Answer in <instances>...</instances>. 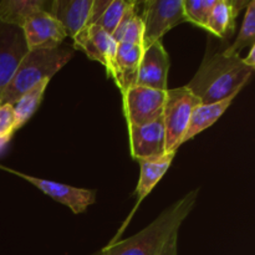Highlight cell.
Returning <instances> with one entry per match:
<instances>
[{
	"label": "cell",
	"mask_w": 255,
	"mask_h": 255,
	"mask_svg": "<svg viewBox=\"0 0 255 255\" xmlns=\"http://www.w3.org/2000/svg\"><path fill=\"white\" fill-rule=\"evenodd\" d=\"M253 71V67H249L241 55L227 56L223 51L216 52L204 57L198 71L186 87L198 97L201 104H216L236 97Z\"/></svg>",
	"instance_id": "1"
},
{
	"label": "cell",
	"mask_w": 255,
	"mask_h": 255,
	"mask_svg": "<svg viewBox=\"0 0 255 255\" xmlns=\"http://www.w3.org/2000/svg\"><path fill=\"white\" fill-rule=\"evenodd\" d=\"M198 189H193L172 206L164 209L151 224L129 238L114 242L92 255H159L164 244L178 233L198 198Z\"/></svg>",
	"instance_id": "2"
},
{
	"label": "cell",
	"mask_w": 255,
	"mask_h": 255,
	"mask_svg": "<svg viewBox=\"0 0 255 255\" xmlns=\"http://www.w3.org/2000/svg\"><path fill=\"white\" fill-rule=\"evenodd\" d=\"M75 54L72 45L51 50H31L17 66L6 86L0 91V105H14L29 90L44 80H51Z\"/></svg>",
	"instance_id": "3"
},
{
	"label": "cell",
	"mask_w": 255,
	"mask_h": 255,
	"mask_svg": "<svg viewBox=\"0 0 255 255\" xmlns=\"http://www.w3.org/2000/svg\"><path fill=\"white\" fill-rule=\"evenodd\" d=\"M201 104L186 86L167 90L163 107V126L166 136V153H177L183 143L189 120L194 107Z\"/></svg>",
	"instance_id": "4"
},
{
	"label": "cell",
	"mask_w": 255,
	"mask_h": 255,
	"mask_svg": "<svg viewBox=\"0 0 255 255\" xmlns=\"http://www.w3.org/2000/svg\"><path fill=\"white\" fill-rule=\"evenodd\" d=\"M143 22V49L156 41H161L162 36L186 22L183 10V0H148L144 2L142 12Z\"/></svg>",
	"instance_id": "5"
},
{
	"label": "cell",
	"mask_w": 255,
	"mask_h": 255,
	"mask_svg": "<svg viewBox=\"0 0 255 255\" xmlns=\"http://www.w3.org/2000/svg\"><path fill=\"white\" fill-rule=\"evenodd\" d=\"M166 92L139 85H134L127 90L122 95L127 127L143 126L162 117Z\"/></svg>",
	"instance_id": "6"
},
{
	"label": "cell",
	"mask_w": 255,
	"mask_h": 255,
	"mask_svg": "<svg viewBox=\"0 0 255 255\" xmlns=\"http://www.w3.org/2000/svg\"><path fill=\"white\" fill-rule=\"evenodd\" d=\"M0 168L5 169L9 173L20 177L21 179H25L26 182L31 183L32 186L36 187L37 189H40L42 193L51 197L54 201L69 207L72 211V213L75 214L84 213L91 204H94L96 202L95 192L90 191V189L77 188V187L69 186V184H62L57 183V182L47 181V179L37 178V177L25 174L22 172H17L14 171V169L6 168V167L0 166Z\"/></svg>",
	"instance_id": "7"
},
{
	"label": "cell",
	"mask_w": 255,
	"mask_h": 255,
	"mask_svg": "<svg viewBox=\"0 0 255 255\" xmlns=\"http://www.w3.org/2000/svg\"><path fill=\"white\" fill-rule=\"evenodd\" d=\"M74 49H80L94 61L100 62L105 66L107 76L115 80L116 76V49L117 42L112 40L107 32H105L97 25L85 26L74 37Z\"/></svg>",
	"instance_id": "8"
},
{
	"label": "cell",
	"mask_w": 255,
	"mask_h": 255,
	"mask_svg": "<svg viewBox=\"0 0 255 255\" xmlns=\"http://www.w3.org/2000/svg\"><path fill=\"white\" fill-rule=\"evenodd\" d=\"M22 32L29 51L56 49L67 37L62 25L49 11L32 15L22 26Z\"/></svg>",
	"instance_id": "9"
},
{
	"label": "cell",
	"mask_w": 255,
	"mask_h": 255,
	"mask_svg": "<svg viewBox=\"0 0 255 255\" xmlns=\"http://www.w3.org/2000/svg\"><path fill=\"white\" fill-rule=\"evenodd\" d=\"M127 128L132 158L136 161L158 159L166 154V136L162 117L143 126H129Z\"/></svg>",
	"instance_id": "10"
},
{
	"label": "cell",
	"mask_w": 255,
	"mask_h": 255,
	"mask_svg": "<svg viewBox=\"0 0 255 255\" xmlns=\"http://www.w3.org/2000/svg\"><path fill=\"white\" fill-rule=\"evenodd\" d=\"M29 52L22 29L0 21V91Z\"/></svg>",
	"instance_id": "11"
},
{
	"label": "cell",
	"mask_w": 255,
	"mask_h": 255,
	"mask_svg": "<svg viewBox=\"0 0 255 255\" xmlns=\"http://www.w3.org/2000/svg\"><path fill=\"white\" fill-rule=\"evenodd\" d=\"M169 66L171 60L168 52L162 45V41L153 42L143 49L136 85L159 91H167Z\"/></svg>",
	"instance_id": "12"
},
{
	"label": "cell",
	"mask_w": 255,
	"mask_h": 255,
	"mask_svg": "<svg viewBox=\"0 0 255 255\" xmlns=\"http://www.w3.org/2000/svg\"><path fill=\"white\" fill-rule=\"evenodd\" d=\"M92 0H54L49 12L62 25L67 36L74 39L87 26Z\"/></svg>",
	"instance_id": "13"
},
{
	"label": "cell",
	"mask_w": 255,
	"mask_h": 255,
	"mask_svg": "<svg viewBox=\"0 0 255 255\" xmlns=\"http://www.w3.org/2000/svg\"><path fill=\"white\" fill-rule=\"evenodd\" d=\"M176 153H166L163 157L158 159H143V161L139 162V168H141V174H139V181L138 184H137L136 188V194H137V202L134 204V208L132 211V213L129 214L127 221L125 222V224L122 226V228L120 229L119 234L114 238V241H111L110 243L115 242L116 239H119V237L122 234V231H124L125 226L129 223L132 216L136 213V211L138 209L139 204L142 203L144 198L149 194V192L156 187V184L158 183L159 179L166 174L167 169L171 166L172 161H173Z\"/></svg>",
	"instance_id": "14"
},
{
	"label": "cell",
	"mask_w": 255,
	"mask_h": 255,
	"mask_svg": "<svg viewBox=\"0 0 255 255\" xmlns=\"http://www.w3.org/2000/svg\"><path fill=\"white\" fill-rule=\"evenodd\" d=\"M143 47L137 45L119 42L116 49V76L115 84L120 89L121 94L137 84L138 67L141 62Z\"/></svg>",
	"instance_id": "15"
},
{
	"label": "cell",
	"mask_w": 255,
	"mask_h": 255,
	"mask_svg": "<svg viewBox=\"0 0 255 255\" xmlns=\"http://www.w3.org/2000/svg\"><path fill=\"white\" fill-rule=\"evenodd\" d=\"M50 4L45 0H4L0 2V21L21 27L40 11H49Z\"/></svg>",
	"instance_id": "16"
},
{
	"label": "cell",
	"mask_w": 255,
	"mask_h": 255,
	"mask_svg": "<svg viewBox=\"0 0 255 255\" xmlns=\"http://www.w3.org/2000/svg\"><path fill=\"white\" fill-rule=\"evenodd\" d=\"M234 99L236 97H232V99H227L224 101L209 105L199 104L198 106L194 107L191 115V120H189L188 128H187L186 134L183 137V143L189 141V139H192L194 136L201 133L202 131L207 129L208 127H211L212 125L216 124L219 120V117L231 106Z\"/></svg>",
	"instance_id": "17"
},
{
	"label": "cell",
	"mask_w": 255,
	"mask_h": 255,
	"mask_svg": "<svg viewBox=\"0 0 255 255\" xmlns=\"http://www.w3.org/2000/svg\"><path fill=\"white\" fill-rule=\"evenodd\" d=\"M49 80H44L36 86L32 87L31 90L22 95L14 105H12V110H14V116H15V132L24 126L32 115L36 112L39 109L40 104L42 101L46 87L49 85Z\"/></svg>",
	"instance_id": "18"
},
{
	"label": "cell",
	"mask_w": 255,
	"mask_h": 255,
	"mask_svg": "<svg viewBox=\"0 0 255 255\" xmlns=\"http://www.w3.org/2000/svg\"><path fill=\"white\" fill-rule=\"evenodd\" d=\"M237 16L234 15L228 0H217L207 22V31L221 39L227 40L233 34Z\"/></svg>",
	"instance_id": "19"
},
{
	"label": "cell",
	"mask_w": 255,
	"mask_h": 255,
	"mask_svg": "<svg viewBox=\"0 0 255 255\" xmlns=\"http://www.w3.org/2000/svg\"><path fill=\"white\" fill-rule=\"evenodd\" d=\"M255 41V1L251 0L246 9V16H244L243 24H242L239 34L236 41L227 47L223 51L227 56H239L241 51L246 47H251Z\"/></svg>",
	"instance_id": "20"
},
{
	"label": "cell",
	"mask_w": 255,
	"mask_h": 255,
	"mask_svg": "<svg viewBox=\"0 0 255 255\" xmlns=\"http://www.w3.org/2000/svg\"><path fill=\"white\" fill-rule=\"evenodd\" d=\"M217 0H183V10L187 21L206 30L209 15Z\"/></svg>",
	"instance_id": "21"
},
{
	"label": "cell",
	"mask_w": 255,
	"mask_h": 255,
	"mask_svg": "<svg viewBox=\"0 0 255 255\" xmlns=\"http://www.w3.org/2000/svg\"><path fill=\"white\" fill-rule=\"evenodd\" d=\"M131 1H124V0H111L110 5L107 6L106 11L104 12L99 21L96 22L97 26L101 27L105 32L111 36L114 31L116 30L117 25L121 21L125 11L128 7Z\"/></svg>",
	"instance_id": "22"
},
{
	"label": "cell",
	"mask_w": 255,
	"mask_h": 255,
	"mask_svg": "<svg viewBox=\"0 0 255 255\" xmlns=\"http://www.w3.org/2000/svg\"><path fill=\"white\" fill-rule=\"evenodd\" d=\"M120 42H126V44H132L143 47V22H142L139 15H136L131 20V22L127 26L126 31H125L124 36H122Z\"/></svg>",
	"instance_id": "23"
},
{
	"label": "cell",
	"mask_w": 255,
	"mask_h": 255,
	"mask_svg": "<svg viewBox=\"0 0 255 255\" xmlns=\"http://www.w3.org/2000/svg\"><path fill=\"white\" fill-rule=\"evenodd\" d=\"M15 133V116L12 105H0V138H11Z\"/></svg>",
	"instance_id": "24"
},
{
	"label": "cell",
	"mask_w": 255,
	"mask_h": 255,
	"mask_svg": "<svg viewBox=\"0 0 255 255\" xmlns=\"http://www.w3.org/2000/svg\"><path fill=\"white\" fill-rule=\"evenodd\" d=\"M136 15H137L136 2L131 1V2H129L128 7L126 9V11H125L124 16H122V19H121V21H120V24L117 25L116 30H115L114 34L111 35V37H112V40H114V41H116L117 44L121 41V39H122V36H124L125 31H126L127 26H128V24L131 22V20L133 19Z\"/></svg>",
	"instance_id": "25"
},
{
	"label": "cell",
	"mask_w": 255,
	"mask_h": 255,
	"mask_svg": "<svg viewBox=\"0 0 255 255\" xmlns=\"http://www.w3.org/2000/svg\"><path fill=\"white\" fill-rule=\"evenodd\" d=\"M111 0H92L91 10H90V16L89 21H87V26H91V25H96V22L99 21L100 17L104 15V12L106 11L107 6L110 5Z\"/></svg>",
	"instance_id": "26"
},
{
	"label": "cell",
	"mask_w": 255,
	"mask_h": 255,
	"mask_svg": "<svg viewBox=\"0 0 255 255\" xmlns=\"http://www.w3.org/2000/svg\"><path fill=\"white\" fill-rule=\"evenodd\" d=\"M177 243H178V233H174L164 244L159 255H177Z\"/></svg>",
	"instance_id": "27"
},
{
	"label": "cell",
	"mask_w": 255,
	"mask_h": 255,
	"mask_svg": "<svg viewBox=\"0 0 255 255\" xmlns=\"http://www.w3.org/2000/svg\"><path fill=\"white\" fill-rule=\"evenodd\" d=\"M228 1H229V5H231L232 10H233V12L236 16H238V14L241 12V10L247 9V6H248V4H249V1H243V0H228Z\"/></svg>",
	"instance_id": "28"
},
{
	"label": "cell",
	"mask_w": 255,
	"mask_h": 255,
	"mask_svg": "<svg viewBox=\"0 0 255 255\" xmlns=\"http://www.w3.org/2000/svg\"><path fill=\"white\" fill-rule=\"evenodd\" d=\"M243 60L249 67H253V69H255V45L251 46V50H249L248 56L244 57Z\"/></svg>",
	"instance_id": "29"
},
{
	"label": "cell",
	"mask_w": 255,
	"mask_h": 255,
	"mask_svg": "<svg viewBox=\"0 0 255 255\" xmlns=\"http://www.w3.org/2000/svg\"><path fill=\"white\" fill-rule=\"evenodd\" d=\"M9 141H10V138H5V137H1V138H0V149H1L2 147H4L5 144H6Z\"/></svg>",
	"instance_id": "30"
}]
</instances>
